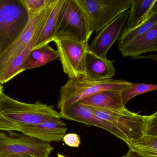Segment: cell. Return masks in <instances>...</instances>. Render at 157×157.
I'll return each mask as SVG.
<instances>
[{
  "label": "cell",
  "instance_id": "d6986e66",
  "mask_svg": "<svg viewBox=\"0 0 157 157\" xmlns=\"http://www.w3.org/2000/svg\"><path fill=\"white\" fill-rule=\"evenodd\" d=\"M59 58L58 51L52 49L49 44L43 45L31 51L25 62L23 70L40 67Z\"/></svg>",
  "mask_w": 157,
  "mask_h": 157
},
{
  "label": "cell",
  "instance_id": "7a4b0ae2",
  "mask_svg": "<svg viewBox=\"0 0 157 157\" xmlns=\"http://www.w3.org/2000/svg\"><path fill=\"white\" fill-rule=\"evenodd\" d=\"M133 83L125 80L109 79L100 81L80 78L69 79L61 87L58 108L60 111L97 93L106 90L123 91Z\"/></svg>",
  "mask_w": 157,
  "mask_h": 157
},
{
  "label": "cell",
  "instance_id": "ffe728a7",
  "mask_svg": "<svg viewBox=\"0 0 157 157\" xmlns=\"http://www.w3.org/2000/svg\"><path fill=\"white\" fill-rule=\"evenodd\" d=\"M157 26V11L153 14L145 22L131 31L122 33L118 40V48L122 47L135 39L142 36Z\"/></svg>",
  "mask_w": 157,
  "mask_h": 157
},
{
  "label": "cell",
  "instance_id": "7c38bea8",
  "mask_svg": "<svg viewBox=\"0 0 157 157\" xmlns=\"http://www.w3.org/2000/svg\"><path fill=\"white\" fill-rule=\"evenodd\" d=\"M67 130V126L61 119H56L24 126L20 128L18 132L49 143L62 141Z\"/></svg>",
  "mask_w": 157,
  "mask_h": 157
},
{
  "label": "cell",
  "instance_id": "ac0fdd59",
  "mask_svg": "<svg viewBox=\"0 0 157 157\" xmlns=\"http://www.w3.org/2000/svg\"><path fill=\"white\" fill-rule=\"evenodd\" d=\"M64 2L65 0H56L41 27L33 49H38L53 41Z\"/></svg>",
  "mask_w": 157,
  "mask_h": 157
},
{
  "label": "cell",
  "instance_id": "277c9868",
  "mask_svg": "<svg viewBox=\"0 0 157 157\" xmlns=\"http://www.w3.org/2000/svg\"><path fill=\"white\" fill-rule=\"evenodd\" d=\"M29 18L22 0H0V55L22 34Z\"/></svg>",
  "mask_w": 157,
  "mask_h": 157
},
{
  "label": "cell",
  "instance_id": "30bf717a",
  "mask_svg": "<svg viewBox=\"0 0 157 157\" xmlns=\"http://www.w3.org/2000/svg\"><path fill=\"white\" fill-rule=\"evenodd\" d=\"M129 13V10L124 11L100 30L89 45L90 50L100 58L107 59V52L121 36Z\"/></svg>",
  "mask_w": 157,
  "mask_h": 157
},
{
  "label": "cell",
  "instance_id": "5bb4252c",
  "mask_svg": "<svg viewBox=\"0 0 157 157\" xmlns=\"http://www.w3.org/2000/svg\"><path fill=\"white\" fill-rule=\"evenodd\" d=\"M157 11V0H132L130 13L122 33L133 30Z\"/></svg>",
  "mask_w": 157,
  "mask_h": 157
},
{
  "label": "cell",
  "instance_id": "6da1fadb",
  "mask_svg": "<svg viewBox=\"0 0 157 157\" xmlns=\"http://www.w3.org/2000/svg\"><path fill=\"white\" fill-rule=\"evenodd\" d=\"M54 107L39 101L21 102L3 93L0 94V131H18L20 128L43 122L61 119Z\"/></svg>",
  "mask_w": 157,
  "mask_h": 157
},
{
  "label": "cell",
  "instance_id": "ba28073f",
  "mask_svg": "<svg viewBox=\"0 0 157 157\" xmlns=\"http://www.w3.org/2000/svg\"><path fill=\"white\" fill-rule=\"evenodd\" d=\"M53 41L57 46L63 73L69 79L84 77L88 43L68 40H56Z\"/></svg>",
  "mask_w": 157,
  "mask_h": 157
},
{
  "label": "cell",
  "instance_id": "44dd1931",
  "mask_svg": "<svg viewBox=\"0 0 157 157\" xmlns=\"http://www.w3.org/2000/svg\"><path fill=\"white\" fill-rule=\"evenodd\" d=\"M146 157H157V136L145 135L135 143L128 147Z\"/></svg>",
  "mask_w": 157,
  "mask_h": 157
},
{
  "label": "cell",
  "instance_id": "2e32d148",
  "mask_svg": "<svg viewBox=\"0 0 157 157\" xmlns=\"http://www.w3.org/2000/svg\"><path fill=\"white\" fill-rule=\"evenodd\" d=\"M121 92L118 90H106L86 98L78 102L92 108L112 111L123 110L124 105Z\"/></svg>",
  "mask_w": 157,
  "mask_h": 157
},
{
  "label": "cell",
  "instance_id": "d4e9b609",
  "mask_svg": "<svg viewBox=\"0 0 157 157\" xmlns=\"http://www.w3.org/2000/svg\"><path fill=\"white\" fill-rule=\"evenodd\" d=\"M145 135L157 136V117L151 115L147 124Z\"/></svg>",
  "mask_w": 157,
  "mask_h": 157
},
{
  "label": "cell",
  "instance_id": "f546056e",
  "mask_svg": "<svg viewBox=\"0 0 157 157\" xmlns=\"http://www.w3.org/2000/svg\"><path fill=\"white\" fill-rule=\"evenodd\" d=\"M57 157H67L63 155H61V154H59V153H58V154H57Z\"/></svg>",
  "mask_w": 157,
  "mask_h": 157
},
{
  "label": "cell",
  "instance_id": "7402d4cb",
  "mask_svg": "<svg viewBox=\"0 0 157 157\" xmlns=\"http://www.w3.org/2000/svg\"><path fill=\"white\" fill-rule=\"evenodd\" d=\"M155 90H157V84L133 83L131 86L121 92L124 105L125 106L130 100L136 96Z\"/></svg>",
  "mask_w": 157,
  "mask_h": 157
},
{
  "label": "cell",
  "instance_id": "4dcf8cb0",
  "mask_svg": "<svg viewBox=\"0 0 157 157\" xmlns=\"http://www.w3.org/2000/svg\"><path fill=\"white\" fill-rule=\"evenodd\" d=\"M152 115L155 117H157V111L154 114H152Z\"/></svg>",
  "mask_w": 157,
  "mask_h": 157
},
{
  "label": "cell",
  "instance_id": "83f0119b",
  "mask_svg": "<svg viewBox=\"0 0 157 157\" xmlns=\"http://www.w3.org/2000/svg\"><path fill=\"white\" fill-rule=\"evenodd\" d=\"M0 157H33L26 155H8V154H1Z\"/></svg>",
  "mask_w": 157,
  "mask_h": 157
},
{
  "label": "cell",
  "instance_id": "4fadbf2b",
  "mask_svg": "<svg viewBox=\"0 0 157 157\" xmlns=\"http://www.w3.org/2000/svg\"><path fill=\"white\" fill-rule=\"evenodd\" d=\"M115 73L113 61L100 58L88 49L86 53L85 75L83 78L93 81L112 79Z\"/></svg>",
  "mask_w": 157,
  "mask_h": 157
},
{
  "label": "cell",
  "instance_id": "5b68a950",
  "mask_svg": "<svg viewBox=\"0 0 157 157\" xmlns=\"http://www.w3.org/2000/svg\"><path fill=\"white\" fill-rule=\"evenodd\" d=\"M88 107L97 118L113 124L122 134L128 147L145 135L149 116L132 112L126 108L123 110L112 111Z\"/></svg>",
  "mask_w": 157,
  "mask_h": 157
},
{
  "label": "cell",
  "instance_id": "484cf974",
  "mask_svg": "<svg viewBox=\"0 0 157 157\" xmlns=\"http://www.w3.org/2000/svg\"><path fill=\"white\" fill-rule=\"evenodd\" d=\"M122 157H146L134 150L129 149V151L124 155Z\"/></svg>",
  "mask_w": 157,
  "mask_h": 157
},
{
  "label": "cell",
  "instance_id": "cb8c5ba5",
  "mask_svg": "<svg viewBox=\"0 0 157 157\" xmlns=\"http://www.w3.org/2000/svg\"><path fill=\"white\" fill-rule=\"evenodd\" d=\"M62 141L66 145L72 147H78L81 143L79 135L72 133L65 134Z\"/></svg>",
  "mask_w": 157,
  "mask_h": 157
},
{
  "label": "cell",
  "instance_id": "52a82bcc",
  "mask_svg": "<svg viewBox=\"0 0 157 157\" xmlns=\"http://www.w3.org/2000/svg\"><path fill=\"white\" fill-rule=\"evenodd\" d=\"M0 131V155H26L33 157H49L53 147L49 143L33 137L9 132Z\"/></svg>",
  "mask_w": 157,
  "mask_h": 157
},
{
  "label": "cell",
  "instance_id": "8fae6325",
  "mask_svg": "<svg viewBox=\"0 0 157 157\" xmlns=\"http://www.w3.org/2000/svg\"><path fill=\"white\" fill-rule=\"evenodd\" d=\"M59 112L62 118L104 129L124 143L126 142L122 134L113 124L97 118L88 106L76 102L66 107Z\"/></svg>",
  "mask_w": 157,
  "mask_h": 157
},
{
  "label": "cell",
  "instance_id": "8992f818",
  "mask_svg": "<svg viewBox=\"0 0 157 157\" xmlns=\"http://www.w3.org/2000/svg\"><path fill=\"white\" fill-rule=\"evenodd\" d=\"M87 17L90 29L98 33L131 8L132 0H77Z\"/></svg>",
  "mask_w": 157,
  "mask_h": 157
},
{
  "label": "cell",
  "instance_id": "9a60e30c",
  "mask_svg": "<svg viewBox=\"0 0 157 157\" xmlns=\"http://www.w3.org/2000/svg\"><path fill=\"white\" fill-rule=\"evenodd\" d=\"M119 49L123 57L133 59L149 52H157V26Z\"/></svg>",
  "mask_w": 157,
  "mask_h": 157
},
{
  "label": "cell",
  "instance_id": "9c48e42d",
  "mask_svg": "<svg viewBox=\"0 0 157 157\" xmlns=\"http://www.w3.org/2000/svg\"><path fill=\"white\" fill-rule=\"evenodd\" d=\"M56 1L51 0L42 11L30 16L28 23L22 34L0 55V72L14 57L25 49L32 40L38 29L46 20Z\"/></svg>",
  "mask_w": 157,
  "mask_h": 157
},
{
  "label": "cell",
  "instance_id": "4316f807",
  "mask_svg": "<svg viewBox=\"0 0 157 157\" xmlns=\"http://www.w3.org/2000/svg\"><path fill=\"white\" fill-rule=\"evenodd\" d=\"M133 59H152L157 61V54H149L148 55H141V56H137V57H135Z\"/></svg>",
  "mask_w": 157,
  "mask_h": 157
},
{
  "label": "cell",
  "instance_id": "e0dca14e",
  "mask_svg": "<svg viewBox=\"0 0 157 157\" xmlns=\"http://www.w3.org/2000/svg\"><path fill=\"white\" fill-rule=\"evenodd\" d=\"M43 23L25 49L14 57L0 72V84H5L9 82L15 77L24 72V65L31 51L34 49Z\"/></svg>",
  "mask_w": 157,
  "mask_h": 157
},
{
  "label": "cell",
  "instance_id": "f1b7e54d",
  "mask_svg": "<svg viewBox=\"0 0 157 157\" xmlns=\"http://www.w3.org/2000/svg\"><path fill=\"white\" fill-rule=\"evenodd\" d=\"M2 92H3V87L0 85V94Z\"/></svg>",
  "mask_w": 157,
  "mask_h": 157
},
{
  "label": "cell",
  "instance_id": "3957f363",
  "mask_svg": "<svg viewBox=\"0 0 157 157\" xmlns=\"http://www.w3.org/2000/svg\"><path fill=\"white\" fill-rule=\"evenodd\" d=\"M92 33L87 17L77 0H65L53 41L68 40L88 43Z\"/></svg>",
  "mask_w": 157,
  "mask_h": 157
},
{
  "label": "cell",
  "instance_id": "603a6c76",
  "mask_svg": "<svg viewBox=\"0 0 157 157\" xmlns=\"http://www.w3.org/2000/svg\"><path fill=\"white\" fill-rule=\"evenodd\" d=\"M29 16L39 13L44 9L51 0H22Z\"/></svg>",
  "mask_w": 157,
  "mask_h": 157
}]
</instances>
